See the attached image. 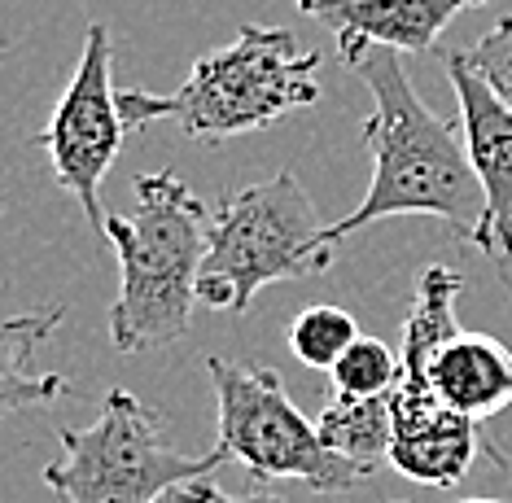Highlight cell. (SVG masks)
I'll use <instances>...</instances> for the list:
<instances>
[{
	"label": "cell",
	"mask_w": 512,
	"mask_h": 503,
	"mask_svg": "<svg viewBox=\"0 0 512 503\" xmlns=\"http://www.w3.org/2000/svg\"><path fill=\"white\" fill-rule=\"evenodd\" d=\"M337 57L372 92V114L359 127V140L372 154V184L351 215L329 224L324 241L337 250L351 232L377 219L429 215L442 219L460 241L477 245L486 228V193L460 132L429 110L394 49L368 40H337Z\"/></svg>",
	"instance_id": "1"
},
{
	"label": "cell",
	"mask_w": 512,
	"mask_h": 503,
	"mask_svg": "<svg viewBox=\"0 0 512 503\" xmlns=\"http://www.w3.org/2000/svg\"><path fill=\"white\" fill-rule=\"evenodd\" d=\"M132 197V215L106 219V237L119 250V298L106 329L123 355L171 346L189 333L211 245V215L176 171L136 175Z\"/></svg>",
	"instance_id": "2"
},
{
	"label": "cell",
	"mask_w": 512,
	"mask_h": 503,
	"mask_svg": "<svg viewBox=\"0 0 512 503\" xmlns=\"http://www.w3.org/2000/svg\"><path fill=\"white\" fill-rule=\"evenodd\" d=\"M320 53L302 49L285 27L246 22L237 40L202 53L176 92L127 88L119 92V114L132 127L176 123L193 140H228L263 132L285 114L320 101Z\"/></svg>",
	"instance_id": "3"
},
{
	"label": "cell",
	"mask_w": 512,
	"mask_h": 503,
	"mask_svg": "<svg viewBox=\"0 0 512 503\" xmlns=\"http://www.w3.org/2000/svg\"><path fill=\"white\" fill-rule=\"evenodd\" d=\"M316 197L294 171L267 175L228 193L211 215V245L197 276V302L215 311H246L263 285L324 276L337 250L324 241Z\"/></svg>",
	"instance_id": "4"
},
{
	"label": "cell",
	"mask_w": 512,
	"mask_h": 503,
	"mask_svg": "<svg viewBox=\"0 0 512 503\" xmlns=\"http://www.w3.org/2000/svg\"><path fill=\"white\" fill-rule=\"evenodd\" d=\"M62 455L44 469L66 503H162L171 490L215 477L228 451L184 455L162 434V416L145 407L132 390H110L97 425L57 429Z\"/></svg>",
	"instance_id": "5"
},
{
	"label": "cell",
	"mask_w": 512,
	"mask_h": 503,
	"mask_svg": "<svg viewBox=\"0 0 512 503\" xmlns=\"http://www.w3.org/2000/svg\"><path fill=\"white\" fill-rule=\"evenodd\" d=\"M206 377L215 390L219 451H228V460H241L259 482H302L316 495H337L372 477L368 469L324 447L320 429L298 412L272 368L211 355Z\"/></svg>",
	"instance_id": "6"
},
{
	"label": "cell",
	"mask_w": 512,
	"mask_h": 503,
	"mask_svg": "<svg viewBox=\"0 0 512 503\" xmlns=\"http://www.w3.org/2000/svg\"><path fill=\"white\" fill-rule=\"evenodd\" d=\"M110 70H114L110 27L92 22L84 31V53H79L71 84H66L57 110L49 114V123L36 132V145L49 154L62 193H71L84 206L88 224L97 232H106V219H110L106 206H101V184H106L127 132Z\"/></svg>",
	"instance_id": "7"
},
{
	"label": "cell",
	"mask_w": 512,
	"mask_h": 503,
	"mask_svg": "<svg viewBox=\"0 0 512 503\" xmlns=\"http://www.w3.org/2000/svg\"><path fill=\"white\" fill-rule=\"evenodd\" d=\"M438 57L456 88L460 132L486 193V228L477 237V250L512 263V105L469 66L464 49H438Z\"/></svg>",
	"instance_id": "8"
},
{
	"label": "cell",
	"mask_w": 512,
	"mask_h": 503,
	"mask_svg": "<svg viewBox=\"0 0 512 503\" xmlns=\"http://www.w3.org/2000/svg\"><path fill=\"white\" fill-rule=\"evenodd\" d=\"M394 412V442H390V464L407 482L421 486H456L469 473L473 460H495L504 469V451L482 438V425L460 412H451L434 390H412L399 385L390 394Z\"/></svg>",
	"instance_id": "9"
},
{
	"label": "cell",
	"mask_w": 512,
	"mask_h": 503,
	"mask_svg": "<svg viewBox=\"0 0 512 503\" xmlns=\"http://www.w3.org/2000/svg\"><path fill=\"white\" fill-rule=\"evenodd\" d=\"M337 40H368L394 53H438V35L473 0H294Z\"/></svg>",
	"instance_id": "10"
},
{
	"label": "cell",
	"mask_w": 512,
	"mask_h": 503,
	"mask_svg": "<svg viewBox=\"0 0 512 503\" xmlns=\"http://www.w3.org/2000/svg\"><path fill=\"white\" fill-rule=\"evenodd\" d=\"M399 385L434 390L451 412L486 425L512 407V350L486 333H460L429 359L421 377H403Z\"/></svg>",
	"instance_id": "11"
},
{
	"label": "cell",
	"mask_w": 512,
	"mask_h": 503,
	"mask_svg": "<svg viewBox=\"0 0 512 503\" xmlns=\"http://www.w3.org/2000/svg\"><path fill=\"white\" fill-rule=\"evenodd\" d=\"M66 307L53 302L49 311H31L14 315V320L0 329V407L5 412H22V407H53L66 394V377L57 372L31 368L40 342H49L62 324Z\"/></svg>",
	"instance_id": "12"
},
{
	"label": "cell",
	"mask_w": 512,
	"mask_h": 503,
	"mask_svg": "<svg viewBox=\"0 0 512 503\" xmlns=\"http://www.w3.org/2000/svg\"><path fill=\"white\" fill-rule=\"evenodd\" d=\"M316 429L333 455H342V460H351L368 473H377L390 460V442H394L390 399H342V394H333L316 420Z\"/></svg>",
	"instance_id": "13"
},
{
	"label": "cell",
	"mask_w": 512,
	"mask_h": 503,
	"mask_svg": "<svg viewBox=\"0 0 512 503\" xmlns=\"http://www.w3.org/2000/svg\"><path fill=\"white\" fill-rule=\"evenodd\" d=\"M359 324L351 311L333 307V302H316L289 324V350H294L298 364L307 368H320V372H333L337 364L346 359V350L359 342Z\"/></svg>",
	"instance_id": "14"
},
{
	"label": "cell",
	"mask_w": 512,
	"mask_h": 503,
	"mask_svg": "<svg viewBox=\"0 0 512 503\" xmlns=\"http://www.w3.org/2000/svg\"><path fill=\"white\" fill-rule=\"evenodd\" d=\"M329 377L342 399H390L403 381V355L381 337H359Z\"/></svg>",
	"instance_id": "15"
},
{
	"label": "cell",
	"mask_w": 512,
	"mask_h": 503,
	"mask_svg": "<svg viewBox=\"0 0 512 503\" xmlns=\"http://www.w3.org/2000/svg\"><path fill=\"white\" fill-rule=\"evenodd\" d=\"M464 57H469V66L477 75L512 105V14L491 22V31H486L473 49H464Z\"/></svg>",
	"instance_id": "16"
},
{
	"label": "cell",
	"mask_w": 512,
	"mask_h": 503,
	"mask_svg": "<svg viewBox=\"0 0 512 503\" xmlns=\"http://www.w3.org/2000/svg\"><path fill=\"white\" fill-rule=\"evenodd\" d=\"M162 503H285L281 495H263V490H254V495H228V490L215 486V477H202V482H189L180 490H171Z\"/></svg>",
	"instance_id": "17"
},
{
	"label": "cell",
	"mask_w": 512,
	"mask_h": 503,
	"mask_svg": "<svg viewBox=\"0 0 512 503\" xmlns=\"http://www.w3.org/2000/svg\"><path fill=\"white\" fill-rule=\"evenodd\" d=\"M464 503H499V499H464Z\"/></svg>",
	"instance_id": "18"
},
{
	"label": "cell",
	"mask_w": 512,
	"mask_h": 503,
	"mask_svg": "<svg viewBox=\"0 0 512 503\" xmlns=\"http://www.w3.org/2000/svg\"><path fill=\"white\" fill-rule=\"evenodd\" d=\"M473 5H486V0H473Z\"/></svg>",
	"instance_id": "19"
},
{
	"label": "cell",
	"mask_w": 512,
	"mask_h": 503,
	"mask_svg": "<svg viewBox=\"0 0 512 503\" xmlns=\"http://www.w3.org/2000/svg\"><path fill=\"white\" fill-rule=\"evenodd\" d=\"M508 294H512V285H508Z\"/></svg>",
	"instance_id": "20"
}]
</instances>
